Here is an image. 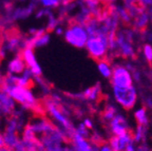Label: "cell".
<instances>
[{"mask_svg": "<svg viewBox=\"0 0 152 151\" xmlns=\"http://www.w3.org/2000/svg\"><path fill=\"white\" fill-rule=\"evenodd\" d=\"M64 40L70 45L77 49H83L89 39V33L85 24L71 21L64 30Z\"/></svg>", "mask_w": 152, "mask_h": 151, "instance_id": "1", "label": "cell"}, {"mask_svg": "<svg viewBox=\"0 0 152 151\" xmlns=\"http://www.w3.org/2000/svg\"><path fill=\"white\" fill-rule=\"evenodd\" d=\"M110 37L104 35L90 36L86 43V50L88 54L95 60H102L108 58L109 55Z\"/></svg>", "mask_w": 152, "mask_h": 151, "instance_id": "2", "label": "cell"}, {"mask_svg": "<svg viewBox=\"0 0 152 151\" xmlns=\"http://www.w3.org/2000/svg\"><path fill=\"white\" fill-rule=\"evenodd\" d=\"M112 94L117 106L125 110L133 109L137 102V89L134 84L127 88L112 87Z\"/></svg>", "mask_w": 152, "mask_h": 151, "instance_id": "3", "label": "cell"}, {"mask_svg": "<svg viewBox=\"0 0 152 151\" xmlns=\"http://www.w3.org/2000/svg\"><path fill=\"white\" fill-rule=\"evenodd\" d=\"M7 93L14 99L15 103L20 105L22 108L28 109V110H36L38 108L37 98L34 95L32 88L22 87L18 85L10 90Z\"/></svg>", "mask_w": 152, "mask_h": 151, "instance_id": "4", "label": "cell"}, {"mask_svg": "<svg viewBox=\"0 0 152 151\" xmlns=\"http://www.w3.org/2000/svg\"><path fill=\"white\" fill-rule=\"evenodd\" d=\"M132 72L126 67V65L116 64L113 65V72L110 78V83L112 87L117 88H127L133 85Z\"/></svg>", "mask_w": 152, "mask_h": 151, "instance_id": "5", "label": "cell"}, {"mask_svg": "<svg viewBox=\"0 0 152 151\" xmlns=\"http://www.w3.org/2000/svg\"><path fill=\"white\" fill-rule=\"evenodd\" d=\"M20 55L23 58L24 62H26V68L33 73V75L35 77H40L42 74V70H41L40 65L38 64L36 55L34 53V49L31 47H26L21 52Z\"/></svg>", "mask_w": 152, "mask_h": 151, "instance_id": "6", "label": "cell"}, {"mask_svg": "<svg viewBox=\"0 0 152 151\" xmlns=\"http://www.w3.org/2000/svg\"><path fill=\"white\" fill-rule=\"evenodd\" d=\"M108 127L112 135H121L131 131L127 118L119 112L108 123Z\"/></svg>", "mask_w": 152, "mask_h": 151, "instance_id": "7", "label": "cell"}, {"mask_svg": "<svg viewBox=\"0 0 152 151\" xmlns=\"http://www.w3.org/2000/svg\"><path fill=\"white\" fill-rule=\"evenodd\" d=\"M133 142H134V139H133L132 131H129L121 135H112L109 141L114 151H125L126 147Z\"/></svg>", "mask_w": 152, "mask_h": 151, "instance_id": "8", "label": "cell"}, {"mask_svg": "<svg viewBox=\"0 0 152 151\" xmlns=\"http://www.w3.org/2000/svg\"><path fill=\"white\" fill-rule=\"evenodd\" d=\"M7 73L13 74V75H20L23 73V71L26 69V62L20 54H17L13 57L9 62H7Z\"/></svg>", "mask_w": 152, "mask_h": 151, "instance_id": "9", "label": "cell"}, {"mask_svg": "<svg viewBox=\"0 0 152 151\" xmlns=\"http://www.w3.org/2000/svg\"><path fill=\"white\" fill-rule=\"evenodd\" d=\"M150 17H149V14L147 12V9L145 11H142L140 14H138L135 18H133V21L131 23V26L133 29H135L136 31L138 32H142L147 30L148 26L150 23Z\"/></svg>", "mask_w": 152, "mask_h": 151, "instance_id": "10", "label": "cell"}, {"mask_svg": "<svg viewBox=\"0 0 152 151\" xmlns=\"http://www.w3.org/2000/svg\"><path fill=\"white\" fill-rule=\"evenodd\" d=\"M15 100L11 97V95L0 89V111L4 113H12L15 110Z\"/></svg>", "mask_w": 152, "mask_h": 151, "instance_id": "11", "label": "cell"}, {"mask_svg": "<svg viewBox=\"0 0 152 151\" xmlns=\"http://www.w3.org/2000/svg\"><path fill=\"white\" fill-rule=\"evenodd\" d=\"M72 142H73L74 146L78 149V151H94L91 141L77 134L76 132L74 133L73 137H72Z\"/></svg>", "mask_w": 152, "mask_h": 151, "instance_id": "12", "label": "cell"}, {"mask_svg": "<svg viewBox=\"0 0 152 151\" xmlns=\"http://www.w3.org/2000/svg\"><path fill=\"white\" fill-rule=\"evenodd\" d=\"M3 135H4L5 146L14 150L17 145L19 144V142H20V139L18 136V132H17L16 130L5 128V131L3 133Z\"/></svg>", "mask_w": 152, "mask_h": 151, "instance_id": "13", "label": "cell"}, {"mask_svg": "<svg viewBox=\"0 0 152 151\" xmlns=\"http://www.w3.org/2000/svg\"><path fill=\"white\" fill-rule=\"evenodd\" d=\"M97 70L99 74L106 79H110L113 72V66L109 62V58H104L97 62Z\"/></svg>", "mask_w": 152, "mask_h": 151, "instance_id": "14", "label": "cell"}, {"mask_svg": "<svg viewBox=\"0 0 152 151\" xmlns=\"http://www.w3.org/2000/svg\"><path fill=\"white\" fill-rule=\"evenodd\" d=\"M100 94H102V89H100L99 85H95L92 86L89 89L85 90L83 93H81V97L89 102H97L100 97Z\"/></svg>", "mask_w": 152, "mask_h": 151, "instance_id": "15", "label": "cell"}, {"mask_svg": "<svg viewBox=\"0 0 152 151\" xmlns=\"http://www.w3.org/2000/svg\"><path fill=\"white\" fill-rule=\"evenodd\" d=\"M148 133V126L144 125H137L134 131H132L133 139L136 144H142V143L146 142V137H147Z\"/></svg>", "mask_w": 152, "mask_h": 151, "instance_id": "16", "label": "cell"}, {"mask_svg": "<svg viewBox=\"0 0 152 151\" xmlns=\"http://www.w3.org/2000/svg\"><path fill=\"white\" fill-rule=\"evenodd\" d=\"M134 118H135L137 125L148 126L149 124V117H148V112L146 107H140L135 109L134 111Z\"/></svg>", "mask_w": 152, "mask_h": 151, "instance_id": "17", "label": "cell"}, {"mask_svg": "<svg viewBox=\"0 0 152 151\" xmlns=\"http://www.w3.org/2000/svg\"><path fill=\"white\" fill-rule=\"evenodd\" d=\"M117 113H118V110L116 109L115 105L111 104V103H108L106 105V107H104V109L102 110V119L108 124Z\"/></svg>", "mask_w": 152, "mask_h": 151, "instance_id": "18", "label": "cell"}, {"mask_svg": "<svg viewBox=\"0 0 152 151\" xmlns=\"http://www.w3.org/2000/svg\"><path fill=\"white\" fill-rule=\"evenodd\" d=\"M91 143H92L94 151H114L109 142H102V141L99 143H96L91 141Z\"/></svg>", "mask_w": 152, "mask_h": 151, "instance_id": "19", "label": "cell"}, {"mask_svg": "<svg viewBox=\"0 0 152 151\" xmlns=\"http://www.w3.org/2000/svg\"><path fill=\"white\" fill-rule=\"evenodd\" d=\"M142 52L144 55V58L146 59V62L149 64H152V45L151 43H145L142 48Z\"/></svg>", "mask_w": 152, "mask_h": 151, "instance_id": "20", "label": "cell"}, {"mask_svg": "<svg viewBox=\"0 0 152 151\" xmlns=\"http://www.w3.org/2000/svg\"><path fill=\"white\" fill-rule=\"evenodd\" d=\"M132 76H133V80H134L135 83H140V80H142V74H140V72L138 71L137 69H135V70L132 72Z\"/></svg>", "mask_w": 152, "mask_h": 151, "instance_id": "21", "label": "cell"}, {"mask_svg": "<svg viewBox=\"0 0 152 151\" xmlns=\"http://www.w3.org/2000/svg\"><path fill=\"white\" fill-rule=\"evenodd\" d=\"M136 151H152V149L148 146L145 143H142V144H138L137 147H136Z\"/></svg>", "mask_w": 152, "mask_h": 151, "instance_id": "22", "label": "cell"}, {"mask_svg": "<svg viewBox=\"0 0 152 151\" xmlns=\"http://www.w3.org/2000/svg\"><path fill=\"white\" fill-rule=\"evenodd\" d=\"M144 107H146L147 109L152 108V97L151 96H146L144 97Z\"/></svg>", "mask_w": 152, "mask_h": 151, "instance_id": "23", "label": "cell"}, {"mask_svg": "<svg viewBox=\"0 0 152 151\" xmlns=\"http://www.w3.org/2000/svg\"><path fill=\"white\" fill-rule=\"evenodd\" d=\"M83 124L86 126V127L88 128L89 130H91L93 128V122L90 119V118H85V119H83Z\"/></svg>", "mask_w": 152, "mask_h": 151, "instance_id": "24", "label": "cell"}, {"mask_svg": "<svg viewBox=\"0 0 152 151\" xmlns=\"http://www.w3.org/2000/svg\"><path fill=\"white\" fill-rule=\"evenodd\" d=\"M64 30H66V29H64V26L59 24V26H57V28L54 30V32L57 34V35H64Z\"/></svg>", "mask_w": 152, "mask_h": 151, "instance_id": "25", "label": "cell"}, {"mask_svg": "<svg viewBox=\"0 0 152 151\" xmlns=\"http://www.w3.org/2000/svg\"><path fill=\"white\" fill-rule=\"evenodd\" d=\"M5 147V141H4V135L2 132H0V149Z\"/></svg>", "mask_w": 152, "mask_h": 151, "instance_id": "26", "label": "cell"}, {"mask_svg": "<svg viewBox=\"0 0 152 151\" xmlns=\"http://www.w3.org/2000/svg\"><path fill=\"white\" fill-rule=\"evenodd\" d=\"M13 1L17 3H26L28 1H30V0H13Z\"/></svg>", "mask_w": 152, "mask_h": 151, "instance_id": "27", "label": "cell"}, {"mask_svg": "<svg viewBox=\"0 0 152 151\" xmlns=\"http://www.w3.org/2000/svg\"><path fill=\"white\" fill-rule=\"evenodd\" d=\"M0 151H14L13 149H11V148H9V147H3V148H1L0 149Z\"/></svg>", "mask_w": 152, "mask_h": 151, "instance_id": "28", "label": "cell"}, {"mask_svg": "<svg viewBox=\"0 0 152 151\" xmlns=\"http://www.w3.org/2000/svg\"><path fill=\"white\" fill-rule=\"evenodd\" d=\"M9 2V0H0V4H2V7H4V5Z\"/></svg>", "mask_w": 152, "mask_h": 151, "instance_id": "29", "label": "cell"}, {"mask_svg": "<svg viewBox=\"0 0 152 151\" xmlns=\"http://www.w3.org/2000/svg\"><path fill=\"white\" fill-rule=\"evenodd\" d=\"M80 1H85V0H80Z\"/></svg>", "mask_w": 152, "mask_h": 151, "instance_id": "30", "label": "cell"}]
</instances>
